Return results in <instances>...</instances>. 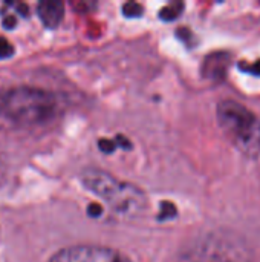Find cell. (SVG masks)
<instances>
[{
  "label": "cell",
  "mask_w": 260,
  "mask_h": 262,
  "mask_svg": "<svg viewBox=\"0 0 260 262\" xmlns=\"http://www.w3.org/2000/svg\"><path fill=\"white\" fill-rule=\"evenodd\" d=\"M54 94L34 86H12L0 92V114L20 126H42L57 117Z\"/></svg>",
  "instance_id": "1"
},
{
  "label": "cell",
  "mask_w": 260,
  "mask_h": 262,
  "mask_svg": "<svg viewBox=\"0 0 260 262\" xmlns=\"http://www.w3.org/2000/svg\"><path fill=\"white\" fill-rule=\"evenodd\" d=\"M217 122L231 144L247 156L260 155V120L244 105L224 100L217 105Z\"/></svg>",
  "instance_id": "2"
},
{
  "label": "cell",
  "mask_w": 260,
  "mask_h": 262,
  "mask_svg": "<svg viewBox=\"0 0 260 262\" xmlns=\"http://www.w3.org/2000/svg\"><path fill=\"white\" fill-rule=\"evenodd\" d=\"M82 181L86 189L106 201L121 216H138L147 206L146 195L138 187L118 181L103 170L87 169L83 172Z\"/></svg>",
  "instance_id": "3"
},
{
  "label": "cell",
  "mask_w": 260,
  "mask_h": 262,
  "mask_svg": "<svg viewBox=\"0 0 260 262\" xmlns=\"http://www.w3.org/2000/svg\"><path fill=\"white\" fill-rule=\"evenodd\" d=\"M48 262H132L126 255L103 246H72L58 250Z\"/></svg>",
  "instance_id": "4"
},
{
  "label": "cell",
  "mask_w": 260,
  "mask_h": 262,
  "mask_svg": "<svg viewBox=\"0 0 260 262\" xmlns=\"http://www.w3.org/2000/svg\"><path fill=\"white\" fill-rule=\"evenodd\" d=\"M37 14L46 28H57L65 15V5L58 0H45L37 5Z\"/></svg>",
  "instance_id": "5"
},
{
  "label": "cell",
  "mask_w": 260,
  "mask_h": 262,
  "mask_svg": "<svg viewBox=\"0 0 260 262\" xmlns=\"http://www.w3.org/2000/svg\"><path fill=\"white\" fill-rule=\"evenodd\" d=\"M230 65V55L224 54V52H216L211 54L205 58L204 63V74L208 78L213 80H221L222 77H225L227 68Z\"/></svg>",
  "instance_id": "6"
},
{
  "label": "cell",
  "mask_w": 260,
  "mask_h": 262,
  "mask_svg": "<svg viewBox=\"0 0 260 262\" xmlns=\"http://www.w3.org/2000/svg\"><path fill=\"white\" fill-rule=\"evenodd\" d=\"M181 9H182V3H172L166 6L164 9H161L159 17L164 18L166 22H172V20H174L179 14H181Z\"/></svg>",
  "instance_id": "7"
},
{
  "label": "cell",
  "mask_w": 260,
  "mask_h": 262,
  "mask_svg": "<svg viewBox=\"0 0 260 262\" xmlns=\"http://www.w3.org/2000/svg\"><path fill=\"white\" fill-rule=\"evenodd\" d=\"M123 14L127 17H139L143 14V6L135 2H129L123 6Z\"/></svg>",
  "instance_id": "8"
},
{
  "label": "cell",
  "mask_w": 260,
  "mask_h": 262,
  "mask_svg": "<svg viewBox=\"0 0 260 262\" xmlns=\"http://www.w3.org/2000/svg\"><path fill=\"white\" fill-rule=\"evenodd\" d=\"M12 52H14L12 45L8 42L6 38L0 37V58H8V57L12 55Z\"/></svg>",
  "instance_id": "9"
},
{
  "label": "cell",
  "mask_w": 260,
  "mask_h": 262,
  "mask_svg": "<svg viewBox=\"0 0 260 262\" xmlns=\"http://www.w3.org/2000/svg\"><path fill=\"white\" fill-rule=\"evenodd\" d=\"M163 207H164V209H161L163 212H161V215H159V218H161V219L172 218V216L176 213L174 206H173V204H170V203H163Z\"/></svg>",
  "instance_id": "10"
},
{
  "label": "cell",
  "mask_w": 260,
  "mask_h": 262,
  "mask_svg": "<svg viewBox=\"0 0 260 262\" xmlns=\"http://www.w3.org/2000/svg\"><path fill=\"white\" fill-rule=\"evenodd\" d=\"M98 144H99V149L104 150V152H112V150H115V144L112 143V141H109V139H101Z\"/></svg>",
  "instance_id": "11"
},
{
  "label": "cell",
  "mask_w": 260,
  "mask_h": 262,
  "mask_svg": "<svg viewBox=\"0 0 260 262\" xmlns=\"http://www.w3.org/2000/svg\"><path fill=\"white\" fill-rule=\"evenodd\" d=\"M241 69H242V71H248V72H251V74H256V75H260V62L254 63L253 66H250V65L242 66V65H241Z\"/></svg>",
  "instance_id": "12"
},
{
  "label": "cell",
  "mask_w": 260,
  "mask_h": 262,
  "mask_svg": "<svg viewBox=\"0 0 260 262\" xmlns=\"http://www.w3.org/2000/svg\"><path fill=\"white\" fill-rule=\"evenodd\" d=\"M101 207H99L98 204H90L89 206V209H87V213L92 216V218H98L99 215H101Z\"/></svg>",
  "instance_id": "13"
},
{
  "label": "cell",
  "mask_w": 260,
  "mask_h": 262,
  "mask_svg": "<svg viewBox=\"0 0 260 262\" xmlns=\"http://www.w3.org/2000/svg\"><path fill=\"white\" fill-rule=\"evenodd\" d=\"M15 22H17V20H15L12 15H8V17L3 20V26L8 28V29H12V28L15 26Z\"/></svg>",
  "instance_id": "14"
},
{
  "label": "cell",
  "mask_w": 260,
  "mask_h": 262,
  "mask_svg": "<svg viewBox=\"0 0 260 262\" xmlns=\"http://www.w3.org/2000/svg\"><path fill=\"white\" fill-rule=\"evenodd\" d=\"M5 175H6V167H5V163H3V159L0 158V184L3 183V179H5Z\"/></svg>",
  "instance_id": "15"
}]
</instances>
